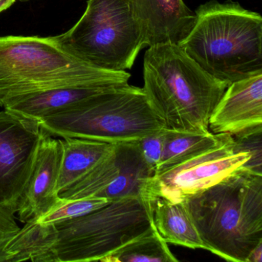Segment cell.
<instances>
[{
	"mask_svg": "<svg viewBox=\"0 0 262 262\" xmlns=\"http://www.w3.org/2000/svg\"><path fill=\"white\" fill-rule=\"evenodd\" d=\"M262 261V242L252 250L247 259V262Z\"/></svg>",
	"mask_w": 262,
	"mask_h": 262,
	"instance_id": "23",
	"label": "cell"
},
{
	"mask_svg": "<svg viewBox=\"0 0 262 262\" xmlns=\"http://www.w3.org/2000/svg\"><path fill=\"white\" fill-rule=\"evenodd\" d=\"M140 23L148 47L157 44H179L194 26L195 13L183 0H128Z\"/></svg>",
	"mask_w": 262,
	"mask_h": 262,
	"instance_id": "12",
	"label": "cell"
},
{
	"mask_svg": "<svg viewBox=\"0 0 262 262\" xmlns=\"http://www.w3.org/2000/svg\"><path fill=\"white\" fill-rule=\"evenodd\" d=\"M151 226L148 203L133 197L55 225L38 222L34 262L101 261Z\"/></svg>",
	"mask_w": 262,
	"mask_h": 262,
	"instance_id": "5",
	"label": "cell"
},
{
	"mask_svg": "<svg viewBox=\"0 0 262 262\" xmlns=\"http://www.w3.org/2000/svg\"><path fill=\"white\" fill-rule=\"evenodd\" d=\"M110 201L102 197H87L68 200L63 199L56 209L35 219L42 224H58L90 214L110 203Z\"/></svg>",
	"mask_w": 262,
	"mask_h": 262,
	"instance_id": "20",
	"label": "cell"
},
{
	"mask_svg": "<svg viewBox=\"0 0 262 262\" xmlns=\"http://www.w3.org/2000/svg\"><path fill=\"white\" fill-rule=\"evenodd\" d=\"M62 158L56 185L58 194L63 192L93 169L110 151L114 144L81 138L61 139Z\"/></svg>",
	"mask_w": 262,
	"mask_h": 262,
	"instance_id": "16",
	"label": "cell"
},
{
	"mask_svg": "<svg viewBox=\"0 0 262 262\" xmlns=\"http://www.w3.org/2000/svg\"><path fill=\"white\" fill-rule=\"evenodd\" d=\"M261 164L231 135L222 133L215 145L150 177L142 199L158 196L171 203H179L219 183L240 168L262 174Z\"/></svg>",
	"mask_w": 262,
	"mask_h": 262,
	"instance_id": "8",
	"label": "cell"
},
{
	"mask_svg": "<svg viewBox=\"0 0 262 262\" xmlns=\"http://www.w3.org/2000/svg\"><path fill=\"white\" fill-rule=\"evenodd\" d=\"M262 128V72L228 85L209 120L214 134L239 136Z\"/></svg>",
	"mask_w": 262,
	"mask_h": 262,
	"instance_id": "11",
	"label": "cell"
},
{
	"mask_svg": "<svg viewBox=\"0 0 262 262\" xmlns=\"http://www.w3.org/2000/svg\"><path fill=\"white\" fill-rule=\"evenodd\" d=\"M40 139L39 121L0 112V204L14 214L30 182Z\"/></svg>",
	"mask_w": 262,
	"mask_h": 262,
	"instance_id": "9",
	"label": "cell"
},
{
	"mask_svg": "<svg viewBox=\"0 0 262 262\" xmlns=\"http://www.w3.org/2000/svg\"><path fill=\"white\" fill-rule=\"evenodd\" d=\"M113 86L117 85H77L52 89L18 98L9 102L4 108L39 121Z\"/></svg>",
	"mask_w": 262,
	"mask_h": 262,
	"instance_id": "13",
	"label": "cell"
},
{
	"mask_svg": "<svg viewBox=\"0 0 262 262\" xmlns=\"http://www.w3.org/2000/svg\"><path fill=\"white\" fill-rule=\"evenodd\" d=\"M15 214L0 204V262H7L6 247L20 229Z\"/></svg>",
	"mask_w": 262,
	"mask_h": 262,
	"instance_id": "22",
	"label": "cell"
},
{
	"mask_svg": "<svg viewBox=\"0 0 262 262\" xmlns=\"http://www.w3.org/2000/svg\"><path fill=\"white\" fill-rule=\"evenodd\" d=\"M179 43L205 72L228 85L262 72V18L238 3L210 0Z\"/></svg>",
	"mask_w": 262,
	"mask_h": 262,
	"instance_id": "3",
	"label": "cell"
},
{
	"mask_svg": "<svg viewBox=\"0 0 262 262\" xmlns=\"http://www.w3.org/2000/svg\"><path fill=\"white\" fill-rule=\"evenodd\" d=\"M104 262H177L167 242L155 227L135 237L101 260Z\"/></svg>",
	"mask_w": 262,
	"mask_h": 262,
	"instance_id": "18",
	"label": "cell"
},
{
	"mask_svg": "<svg viewBox=\"0 0 262 262\" xmlns=\"http://www.w3.org/2000/svg\"><path fill=\"white\" fill-rule=\"evenodd\" d=\"M222 133L214 134L176 131L164 128V149L160 163L153 176L161 174L213 146Z\"/></svg>",
	"mask_w": 262,
	"mask_h": 262,
	"instance_id": "17",
	"label": "cell"
},
{
	"mask_svg": "<svg viewBox=\"0 0 262 262\" xmlns=\"http://www.w3.org/2000/svg\"><path fill=\"white\" fill-rule=\"evenodd\" d=\"M115 144L113 149L93 169L68 189L59 194L62 199L73 200L87 197H99V194L119 174Z\"/></svg>",
	"mask_w": 262,
	"mask_h": 262,
	"instance_id": "19",
	"label": "cell"
},
{
	"mask_svg": "<svg viewBox=\"0 0 262 262\" xmlns=\"http://www.w3.org/2000/svg\"><path fill=\"white\" fill-rule=\"evenodd\" d=\"M126 71H110L66 51L55 39L0 36V107L18 98L67 85L128 83Z\"/></svg>",
	"mask_w": 262,
	"mask_h": 262,
	"instance_id": "4",
	"label": "cell"
},
{
	"mask_svg": "<svg viewBox=\"0 0 262 262\" xmlns=\"http://www.w3.org/2000/svg\"><path fill=\"white\" fill-rule=\"evenodd\" d=\"M143 79L142 90L164 128L189 133L210 132V118L229 85L170 42L145 52Z\"/></svg>",
	"mask_w": 262,
	"mask_h": 262,
	"instance_id": "1",
	"label": "cell"
},
{
	"mask_svg": "<svg viewBox=\"0 0 262 262\" xmlns=\"http://www.w3.org/2000/svg\"><path fill=\"white\" fill-rule=\"evenodd\" d=\"M16 0H0V13L10 8Z\"/></svg>",
	"mask_w": 262,
	"mask_h": 262,
	"instance_id": "24",
	"label": "cell"
},
{
	"mask_svg": "<svg viewBox=\"0 0 262 262\" xmlns=\"http://www.w3.org/2000/svg\"><path fill=\"white\" fill-rule=\"evenodd\" d=\"M39 122L53 137L110 144L139 140L164 128L142 88L128 83L111 87Z\"/></svg>",
	"mask_w": 262,
	"mask_h": 262,
	"instance_id": "6",
	"label": "cell"
},
{
	"mask_svg": "<svg viewBox=\"0 0 262 262\" xmlns=\"http://www.w3.org/2000/svg\"><path fill=\"white\" fill-rule=\"evenodd\" d=\"M143 200L148 203L153 226L165 242L207 250L183 202L171 203L158 196Z\"/></svg>",
	"mask_w": 262,
	"mask_h": 262,
	"instance_id": "14",
	"label": "cell"
},
{
	"mask_svg": "<svg viewBox=\"0 0 262 262\" xmlns=\"http://www.w3.org/2000/svg\"><path fill=\"white\" fill-rule=\"evenodd\" d=\"M119 174L99 197L110 202L125 198H142L145 184L152 176L145 163L137 140L115 144Z\"/></svg>",
	"mask_w": 262,
	"mask_h": 262,
	"instance_id": "15",
	"label": "cell"
},
{
	"mask_svg": "<svg viewBox=\"0 0 262 262\" xmlns=\"http://www.w3.org/2000/svg\"><path fill=\"white\" fill-rule=\"evenodd\" d=\"M141 154L151 174H155L160 163L164 149V128L137 140Z\"/></svg>",
	"mask_w": 262,
	"mask_h": 262,
	"instance_id": "21",
	"label": "cell"
},
{
	"mask_svg": "<svg viewBox=\"0 0 262 262\" xmlns=\"http://www.w3.org/2000/svg\"><path fill=\"white\" fill-rule=\"evenodd\" d=\"M207 251L247 262L262 242V174L245 168L184 201Z\"/></svg>",
	"mask_w": 262,
	"mask_h": 262,
	"instance_id": "2",
	"label": "cell"
},
{
	"mask_svg": "<svg viewBox=\"0 0 262 262\" xmlns=\"http://www.w3.org/2000/svg\"><path fill=\"white\" fill-rule=\"evenodd\" d=\"M54 37L75 57L110 71L131 70L141 50L148 47L128 0H89L79 20Z\"/></svg>",
	"mask_w": 262,
	"mask_h": 262,
	"instance_id": "7",
	"label": "cell"
},
{
	"mask_svg": "<svg viewBox=\"0 0 262 262\" xmlns=\"http://www.w3.org/2000/svg\"><path fill=\"white\" fill-rule=\"evenodd\" d=\"M62 158L61 139L41 128L36 163L16 213L23 223L50 212L62 203L63 199L56 191Z\"/></svg>",
	"mask_w": 262,
	"mask_h": 262,
	"instance_id": "10",
	"label": "cell"
}]
</instances>
